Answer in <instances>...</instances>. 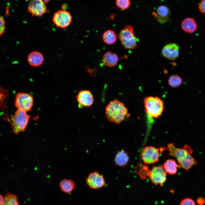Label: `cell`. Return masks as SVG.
I'll use <instances>...</instances> for the list:
<instances>
[{"instance_id":"1","label":"cell","mask_w":205,"mask_h":205,"mask_svg":"<svg viewBox=\"0 0 205 205\" xmlns=\"http://www.w3.org/2000/svg\"><path fill=\"white\" fill-rule=\"evenodd\" d=\"M105 113L107 120L116 124H119L130 116L125 104L117 100L112 101L107 104Z\"/></svg>"},{"instance_id":"2","label":"cell","mask_w":205,"mask_h":205,"mask_svg":"<svg viewBox=\"0 0 205 205\" xmlns=\"http://www.w3.org/2000/svg\"><path fill=\"white\" fill-rule=\"evenodd\" d=\"M144 103L145 112L153 118H157L164 109L163 101L158 97L147 96L144 99Z\"/></svg>"},{"instance_id":"3","label":"cell","mask_w":205,"mask_h":205,"mask_svg":"<svg viewBox=\"0 0 205 205\" xmlns=\"http://www.w3.org/2000/svg\"><path fill=\"white\" fill-rule=\"evenodd\" d=\"M118 37L123 47L127 49H134L137 48L138 39L135 35L133 27L126 25L120 30Z\"/></svg>"},{"instance_id":"4","label":"cell","mask_w":205,"mask_h":205,"mask_svg":"<svg viewBox=\"0 0 205 205\" xmlns=\"http://www.w3.org/2000/svg\"><path fill=\"white\" fill-rule=\"evenodd\" d=\"M30 117L26 112L17 109L11 118V123L14 133L17 134L25 130Z\"/></svg>"},{"instance_id":"5","label":"cell","mask_w":205,"mask_h":205,"mask_svg":"<svg viewBox=\"0 0 205 205\" xmlns=\"http://www.w3.org/2000/svg\"><path fill=\"white\" fill-rule=\"evenodd\" d=\"M167 148L169 151V155L175 158L178 164L189 158L193 152L192 148L187 144L181 149L176 147L173 143H169L167 145Z\"/></svg>"},{"instance_id":"6","label":"cell","mask_w":205,"mask_h":205,"mask_svg":"<svg viewBox=\"0 0 205 205\" xmlns=\"http://www.w3.org/2000/svg\"><path fill=\"white\" fill-rule=\"evenodd\" d=\"M33 101L32 96L30 93L19 92L15 95V105L18 110L27 112L31 110Z\"/></svg>"},{"instance_id":"7","label":"cell","mask_w":205,"mask_h":205,"mask_svg":"<svg viewBox=\"0 0 205 205\" xmlns=\"http://www.w3.org/2000/svg\"><path fill=\"white\" fill-rule=\"evenodd\" d=\"M167 149L162 147L159 149L154 146H146L143 149L142 159L146 164H152L158 161L161 151Z\"/></svg>"},{"instance_id":"8","label":"cell","mask_w":205,"mask_h":205,"mask_svg":"<svg viewBox=\"0 0 205 205\" xmlns=\"http://www.w3.org/2000/svg\"><path fill=\"white\" fill-rule=\"evenodd\" d=\"M72 17L70 13L65 10H60L53 15L52 20L54 24L61 28L67 27L71 23Z\"/></svg>"},{"instance_id":"9","label":"cell","mask_w":205,"mask_h":205,"mask_svg":"<svg viewBox=\"0 0 205 205\" xmlns=\"http://www.w3.org/2000/svg\"><path fill=\"white\" fill-rule=\"evenodd\" d=\"M166 175L163 166L160 165L152 167L150 170L149 177L153 183L162 186L166 180Z\"/></svg>"},{"instance_id":"10","label":"cell","mask_w":205,"mask_h":205,"mask_svg":"<svg viewBox=\"0 0 205 205\" xmlns=\"http://www.w3.org/2000/svg\"><path fill=\"white\" fill-rule=\"evenodd\" d=\"M86 182L90 188L93 189H99L104 186L105 184L104 177L96 171L91 172L89 175Z\"/></svg>"},{"instance_id":"11","label":"cell","mask_w":205,"mask_h":205,"mask_svg":"<svg viewBox=\"0 0 205 205\" xmlns=\"http://www.w3.org/2000/svg\"><path fill=\"white\" fill-rule=\"evenodd\" d=\"M27 11L32 15L40 17L47 12V9L44 1L33 0L29 2Z\"/></svg>"},{"instance_id":"12","label":"cell","mask_w":205,"mask_h":205,"mask_svg":"<svg viewBox=\"0 0 205 205\" xmlns=\"http://www.w3.org/2000/svg\"><path fill=\"white\" fill-rule=\"evenodd\" d=\"M77 101L80 107H89L94 102V97L89 90H82L79 91L76 96Z\"/></svg>"},{"instance_id":"13","label":"cell","mask_w":205,"mask_h":205,"mask_svg":"<svg viewBox=\"0 0 205 205\" xmlns=\"http://www.w3.org/2000/svg\"><path fill=\"white\" fill-rule=\"evenodd\" d=\"M179 47L177 44L170 43L164 46L162 50V55L166 58L174 60L179 56Z\"/></svg>"},{"instance_id":"14","label":"cell","mask_w":205,"mask_h":205,"mask_svg":"<svg viewBox=\"0 0 205 205\" xmlns=\"http://www.w3.org/2000/svg\"><path fill=\"white\" fill-rule=\"evenodd\" d=\"M152 14L159 23L162 24L167 22L168 21L171 11L168 7L162 5L159 7L156 11H153Z\"/></svg>"},{"instance_id":"15","label":"cell","mask_w":205,"mask_h":205,"mask_svg":"<svg viewBox=\"0 0 205 205\" xmlns=\"http://www.w3.org/2000/svg\"><path fill=\"white\" fill-rule=\"evenodd\" d=\"M27 61L31 66L37 67L41 65L44 61V57L40 52L33 51L30 52L28 56Z\"/></svg>"},{"instance_id":"16","label":"cell","mask_w":205,"mask_h":205,"mask_svg":"<svg viewBox=\"0 0 205 205\" xmlns=\"http://www.w3.org/2000/svg\"><path fill=\"white\" fill-rule=\"evenodd\" d=\"M182 30L187 33L191 34L197 29V25L195 20L192 18L187 17L184 19L181 24Z\"/></svg>"},{"instance_id":"17","label":"cell","mask_w":205,"mask_h":205,"mask_svg":"<svg viewBox=\"0 0 205 205\" xmlns=\"http://www.w3.org/2000/svg\"><path fill=\"white\" fill-rule=\"evenodd\" d=\"M118 59V57L116 54L109 51L103 55L102 61L105 65L112 67L117 64Z\"/></svg>"},{"instance_id":"18","label":"cell","mask_w":205,"mask_h":205,"mask_svg":"<svg viewBox=\"0 0 205 205\" xmlns=\"http://www.w3.org/2000/svg\"><path fill=\"white\" fill-rule=\"evenodd\" d=\"M129 157L127 154L124 151H120L116 154L114 161L116 165L120 167H124L127 164Z\"/></svg>"},{"instance_id":"19","label":"cell","mask_w":205,"mask_h":205,"mask_svg":"<svg viewBox=\"0 0 205 205\" xmlns=\"http://www.w3.org/2000/svg\"><path fill=\"white\" fill-rule=\"evenodd\" d=\"M59 186L62 192L69 193L74 188L75 183L71 179H64L61 181Z\"/></svg>"},{"instance_id":"20","label":"cell","mask_w":205,"mask_h":205,"mask_svg":"<svg viewBox=\"0 0 205 205\" xmlns=\"http://www.w3.org/2000/svg\"><path fill=\"white\" fill-rule=\"evenodd\" d=\"M163 167L166 173L170 175L175 174L177 172L178 164L175 160L169 159L164 162Z\"/></svg>"},{"instance_id":"21","label":"cell","mask_w":205,"mask_h":205,"mask_svg":"<svg viewBox=\"0 0 205 205\" xmlns=\"http://www.w3.org/2000/svg\"><path fill=\"white\" fill-rule=\"evenodd\" d=\"M102 38L104 43L108 45H111L114 43L116 42L117 35L113 30H108L104 32Z\"/></svg>"},{"instance_id":"22","label":"cell","mask_w":205,"mask_h":205,"mask_svg":"<svg viewBox=\"0 0 205 205\" xmlns=\"http://www.w3.org/2000/svg\"><path fill=\"white\" fill-rule=\"evenodd\" d=\"M0 205H20L18 197L16 195L8 193L4 197L3 202Z\"/></svg>"},{"instance_id":"23","label":"cell","mask_w":205,"mask_h":205,"mask_svg":"<svg viewBox=\"0 0 205 205\" xmlns=\"http://www.w3.org/2000/svg\"><path fill=\"white\" fill-rule=\"evenodd\" d=\"M168 82L171 87L175 88L179 87L181 84L182 80L179 75H174L169 77Z\"/></svg>"},{"instance_id":"24","label":"cell","mask_w":205,"mask_h":205,"mask_svg":"<svg viewBox=\"0 0 205 205\" xmlns=\"http://www.w3.org/2000/svg\"><path fill=\"white\" fill-rule=\"evenodd\" d=\"M137 167L136 171L142 178L145 179L149 177L150 170L147 166L144 165L142 166Z\"/></svg>"},{"instance_id":"25","label":"cell","mask_w":205,"mask_h":205,"mask_svg":"<svg viewBox=\"0 0 205 205\" xmlns=\"http://www.w3.org/2000/svg\"><path fill=\"white\" fill-rule=\"evenodd\" d=\"M115 3L117 7L122 10L128 9L131 4L129 0H118L116 1Z\"/></svg>"},{"instance_id":"26","label":"cell","mask_w":205,"mask_h":205,"mask_svg":"<svg viewBox=\"0 0 205 205\" xmlns=\"http://www.w3.org/2000/svg\"><path fill=\"white\" fill-rule=\"evenodd\" d=\"M180 205H196L195 202L192 199L187 198L183 200Z\"/></svg>"},{"instance_id":"27","label":"cell","mask_w":205,"mask_h":205,"mask_svg":"<svg viewBox=\"0 0 205 205\" xmlns=\"http://www.w3.org/2000/svg\"><path fill=\"white\" fill-rule=\"evenodd\" d=\"M5 21L3 17L1 16L0 18V35L1 36L4 33L5 29Z\"/></svg>"},{"instance_id":"28","label":"cell","mask_w":205,"mask_h":205,"mask_svg":"<svg viewBox=\"0 0 205 205\" xmlns=\"http://www.w3.org/2000/svg\"><path fill=\"white\" fill-rule=\"evenodd\" d=\"M198 8L200 12L205 13V0L202 1L199 4Z\"/></svg>"},{"instance_id":"29","label":"cell","mask_w":205,"mask_h":205,"mask_svg":"<svg viewBox=\"0 0 205 205\" xmlns=\"http://www.w3.org/2000/svg\"><path fill=\"white\" fill-rule=\"evenodd\" d=\"M197 202L199 205H203L205 203V200L201 197L197 199Z\"/></svg>"},{"instance_id":"30","label":"cell","mask_w":205,"mask_h":205,"mask_svg":"<svg viewBox=\"0 0 205 205\" xmlns=\"http://www.w3.org/2000/svg\"><path fill=\"white\" fill-rule=\"evenodd\" d=\"M0 204H1L3 201L4 199V197L0 194Z\"/></svg>"}]
</instances>
